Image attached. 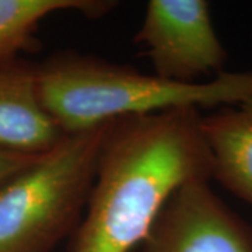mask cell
<instances>
[{
    "instance_id": "6da1fadb",
    "label": "cell",
    "mask_w": 252,
    "mask_h": 252,
    "mask_svg": "<svg viewBox=\"0 0 252 252\" xmlns=\"http://www.w3.org/2000/svg\"><path fill=\"white\" fill-rule=\"evenodd\" d=\"M200 118L199 109L180 108L109 124L70 252H130L177 189L212 180Z\"/></svg>"
},
{
    "instance_id": "7a4b0ae2",
    "label": "cell",
    "mask_w": 252,
    "mask_h": 252,
    "mask_svg": "<svg viewBox=\"0 0 252 252\" xmlns=\"http://www.w3.org/2000/svg\"><path fill=\"white\" fill-rule=\"evenodd\" d=\"M36 81L44 108L63 133L119 118L217 109L252 98V72H223L205 83H181L73 51L55 54L36 66Z\"/></svg>"
},
{
    "instance_id": "3957f363",
    "label": "cell",
    "mask_w": 252,
    "mask_h": 252,
    "mask_svg": "<svg viewBox=\"0 0 252 252\" xmlns=\"http://www.w3.org/2000/svg\"><path fill=\"white\" fill-rule=\"evenodd\" d=\"M111 122L63 133L54 147L0 185V252H51L72 237Z\"/></svg>"
},
{
    "instance_id": "277c9868",
    "label": "cell",
    "mask_w": 252,
    "mask_h": 252,
    "mask_svg": "<svg viewBox=\"0 0 252 252\" xmlns=\"http://www.w3.org/2000/svg\"><path fill=\"white\" fill-rule=\"evenodd\" d=\"M135 41L165 80L196 83L224 72L227 55L205 0H150Z\"/></svg>"
},
{
    "instance_id": "5b68a950",
    "label": "cell",
    "mask_w": 252,
    "mask_h": 252,
    "mask_svg": "<svg viewBox=\"0 0 252 252\" xmlns=\"http://www.w3.org/2000/svg\"><path fill=\"white\" fill-rule=\"evenodd\" d=\"M209 182L192 181L172 193L140 252H252V225Z\"/></svg>"
},
{
    "instance_id": "8992f818",
    "label": "cell",
    "mask_w": 252,
    "mask_h": 252,
    "mask_svg": "<svg viewBox=\"0 0 252 252\" xmlns=\"http://www.w3.org/2000/svg\"><path fill=\"white\" fill-rule=\"evenodd\" d=\"M62 136L39 98L36 66L17 61L0 66V147L41 154Z\"/></svg>"
},
{
    "instance_id": "52a82bcc",
    "label": "cell",
    "mask_w": 252,
    "mask_h": 252,
    "mask_svg": "<svg viewBox=\"0 0 252 252\" xmlns=\"http://www.w3.org/2000/svg\"><path fill=\"white\" fill-rule=\"evenodd\" d=\"M212 156V180L252 205V98L200 118Z\"/></svg>"
},
{
    "instance_id": "ba28073f",
    "label": "cell",
    "mask_w": 252,
    "mask_h": 252,
    "mask_svg": "<svg viewBox=\"0 0 252 252\" xmlns=\"http://www.w3.org/2000/svg\"><path fill=\"white\" fill-rule=\"evenodd\" d=\"M112 4L97 0H0V66L14 62L18 52L27 49L39 23L49 14L77 10L101 16Z\"/></svg>"
},
{
    "instance_id": "9c48e42d",
    "label": "cell",
    "mask_w": 252,
    "mask_h": 252,
    "mask_svg": "<svg viewBox=\"0 0 252 252\" xmlns=\"http://www.w3.org/2000/svg\"><path fill=\"white\" fill-rule=\"evenodd\" d=\"M38 156L0 147V185L30 165Z\"/></svg>"
}]
</instances>
